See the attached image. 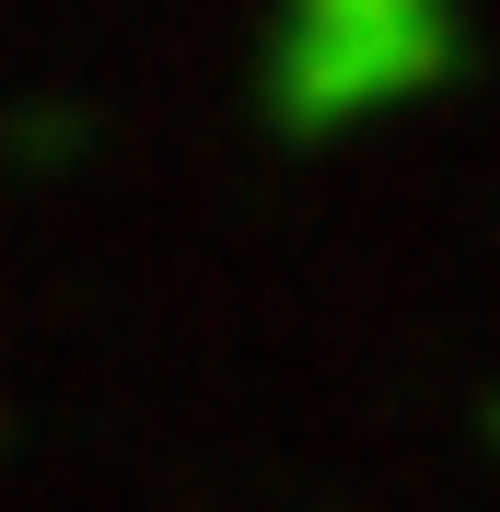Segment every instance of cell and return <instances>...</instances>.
I'll list each match as a JSON object with an SVG mask.
<instances>
[{"instance_id": "obj_1", "label": "cell", "mask_w": 500, "mask_h": 512, "mask_svg": "<svg viewBox=\"0 0 500 512\" xmlns=\"http://www.w3.org/2000/svg\"><path fill=\"white\" fill-rule=\"evenodd\" d=\"M466 70V0H280L268 24V117L338 140L396 105H431Z\"/></svg>"}, {"instance_id": "obj_2", "label": "cell", "mask_w": 500, "mask_h": 512, "mask_svg": "<svg viewBox=\"0 0 500 512\" xmlns=\"http://www.w3.org/2000/svg\"><path fill=\"white\" fill-rule=\"evenodd\" d=\"M489 443H500V408H489Z\"/></svg>"}]
</instances>
